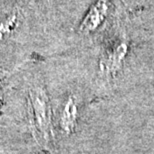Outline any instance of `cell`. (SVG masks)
Wrapping results in <instances>:
<instances>
[{
    "label": "cell",
    "instance_id": "1",
    "mask_svg": "<svg viewBox=\"0 0 154 154\" xmlns=\"http://www.w3.org/2000/svg\"><path fill=\"white\" fill-rule=\"evenodd\" d=\"M29 110L33 131L40 140L48 143L52 138L51 107L45 91L35 87L29 93Z\"/></svg>",
    "mask_w": 154,
    "mask_h": 154
},
{
    "label": "cell",
    "instance_id": "4",
    "mask_svg": "<svg viewBox=\"0 0 154 154\" xmlns=\"http://www.w3.org/2000/svg\"><path fill=\"white\" fill-rule=\"evenodd\" d=\"M19 25V15L17 12H12L2 20H0V40H4L16 31Z\"/></svg>",
    "mask_w": 154,
    "mask_h": 154
},
{
    "label": "cell",
    "instance_id": "2",
    "mask_svg": "<svg viewBox=\"0 0 154 154\" xmlns=\"http://www.w3.org/2000/svg\"><path fill=\"white\" fill-rule=\"evenodd\" d=\"M107 13L106 0H97L91 6L86 16L80 25V31L83 33H90L98 28L102 23Z\"/></svg>",
    "mask_w": 154,
    "mask_h": 154
},
{
    "label": "cell",
    "instance_id": "3",
    "mask_svg": "<svg viewBox=\"0 0 154 154\" xmlns=\"http://www.w3.org/2000/svg\"><path fill=\"white\" fill-rule=\"evenodd\" d=\"M77 118V106L74 98L70 97L64 104L60 117V125L63 131L70 133L74 129Z\"/></svg>",
    "mask_w": 154,
    "mask_h": 154
}]
</instances>
